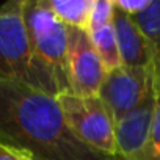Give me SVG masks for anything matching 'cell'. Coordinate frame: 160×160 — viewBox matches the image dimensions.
<instances>
[{
  "label": "cell",
  "mask_w": 160,
  "mask_h": 160,
  "mask_svg": "<svg viewBox=\"0 0 160 160\" xmlns=\"http://www.w3.org/2000/svg\"><path fill=\"white\" fill-rule=\"evenodd\" d=\"M146 38L151 52L149 72L152 77L154 93L160 91V0H151L149 7L132 18Z\"/></svg>",
  "instance_id": "obj_9"
},
{
  "label": "cell",
  "mask_w": 160,
  "mask_h": 160,
  "mask_svg": "<svg viewBox=\"0 0 160 160\" xmlns=\"http://www.w3.org/2000/svg\"><path fill=\"white\" fill-rule=\"evenodd\" d=\"M154 113V94L138 108L116 122V158L118 160H152L154 144L151 126Z\"/></svg>",
  "instance_id": "obj_7"
},
{
  "label": "cell",
  "mask_w": 160,
  "mask_h": 160,
  "mask_svg": "<svg viewBox=\"0 0 160 160\" xmlns=\"http://www.w3.org/2000/svg\"><path fill=\"white\" fill-rule=\"evenodd\" d=\"M113 28L118 41L121 64L130 68H146L151 66V52L146 38L140 32L135 21L115 7Z\"/></svg>",
  "instance_id": "obj_8"
},
{
  "label": "cell",
  "mask_w": 160,
  "mask_h": 160,
  "mask_svg": "<svg viewBox=\"0 0 160 160\" xmlns=\"http://www.w3.org/2000/svg\"><path fill=\"white\" fill-rule=\"evenodd\" d=\"M149 3L151 0H115V7L130 18L144 11L149 7Z\"/></svg>",
  "instance_id": "obj_13"
},
{
  "label": "cell",
  "mask_w": 160,
  "mask_h": 160,
  "mask_svg": "<svg viewBox=\"0 0 160 160\" xmlns=\"http://www.w3.org/2000/svg\"><path fill=\"white\" fill-rule=\"evenodd\" d=\"M68 68L71 93L77 96L99 94L107 69L87 30L68 27Z\"/></svg>",
  "instance_id": "obj_6"
},
{
  "label": "cell",
  "mask_w": 160,
  "mask_h": 160,
  "mask_svg": "<svg viewBox=\"0 0 160 160\" xmlns=\"http://www.w3.org/2000/svg\"><path fill=\"white\" fill-rule=\"evenodd\" d=\"M24 3L25 0H10L0 7V78L42 90L24 19Z\"/></svg>",
  "instance_id": "obj_3"
},
{
  "label": "cell",
  "mask_w": 160,
  "mask_h": 160,
  "mask_svg": "<svg viewBox=\"0 0 160 160\" xmlns=\"http://www.w3.org/2000/svg\"><path fill=\"white\" fill-rule=\"evenodd\" d=\"M94 0H47L55 18L69 28L88 32Z\"/></svg>",
  "instance_id": "obj_10"
},
{
  "label": "cell",
  "mask_w": 160,
  "mask_h": 160,
  "mask_svg": "<svg viewBox=\"0 0 160 160\" xmlns=\"http://www.w3.org/2000/svg\"><path fill=\"white\" fill-rule=\"evenodd\" d=\"M0 143L33 160H118L83 144L68 127L57 96L0 78Z\"/></svg>",
  "instance_id": "obj_1"
},
{
  "label": "cell",
  "mask_w": 160,
  "mask_h": 160,
  "mask_svg": "<svg viewBox=\"0 0 160 160\" xmlns=\"http://www.w3.org/2000/svg\"><path fill=\"white\" fill-rule=\"evenodd\" d=\"M151 140L154 146L160 151V91L154 93V113L151 126Z\"/></svg>",
  "instance_id": "obj_14"
},
{
  "label": "cell",
  "mask_w": 160,
  "mask_h": 160,
  "mask_svg": "<svg viewBox=\"0 0 160 160\" xmlns=\"http://www.w3.org/2000/svg\"><path fill=\"white\" fill-rule=\"evenodd\" d=\"M24 19L42 91L53 96L71 91L68 27L55 18L47 0H25Z\"/></svg>",
  "instance_id": "obj_2"
},
{
  "label": "cell",
  "mask_w": 160,
  "mask_h": 160,
  "mask_svg": "<svg viewBox=\"0 0 160 160\" xmlns=\"http://www.w3.org/2000/svg\"><path fill=\"white\" fill-rule=\"evenodd\" d=\"M0 160H33V158L28 154H25L13 146L0 143Z\"/></svg>",
  "instance_id": "obj_15"
},
{
  "label": "cell",
  "mask_w": 160,
  "mask_h": 160,
  "mask_svg": "<svg viewBox=\"0 0 160 160\" xmlns=\"http://www.w3.org/2000/svg\"><path fill=\"white\" fill-rule=\"evenodd\" d=\"M113 16H115V0H94L88 22V33L113 24Z\"/></svg>",
  "instance_id": "obj_12"
},
{
  "label": "cell",
  "mask_w": 160,
  "mask_h": 160,
  "mask_svg": "<svg viewBox=\"0 0 160 160\" xmlns=\"http://www.w3.org/2000/svg\"><path fill=\"white\" fill-rule=\"evenodd\" d=\"M71 132L83 144L108 155H116V124L99 96H77L71 91L57 96Z\"/></svg>",
  "instance_id": "obj_4"
},
{
  "label": "cell",
  "mask_w": 160,
  "mask_h": 160,
  "mask_svg": "<svg viewBox=\"0 0 160 160\" xmlns=\"http://www.w3.org/2000/svg\"><path fill=\"white\" fill-rule=\"evenodd\" d=\"M90 36H91L94 49L98 55L101 57L107 72L121 66V57H119V49H118V41H116L113 24L102 27L96 32H91Z\"/></svg>",
  "instance_id": "obj_11"
},
{
  "label": "cell",
  "mask_w": 160,
  "mask_h": 160,
  "mask_svg": "<svg viewBox=\"0 0 160 160\" xmlns=\"http://www.w3.org/2000/svg\"><path fill=\"white\" fill-rule=\"evenodd\" d=\"M152 94L154 88L149 69L121 64L107 72L98 96L116 124Z\"/></svg>",
  "instance_id": "obj_5"
}]
</instances>
